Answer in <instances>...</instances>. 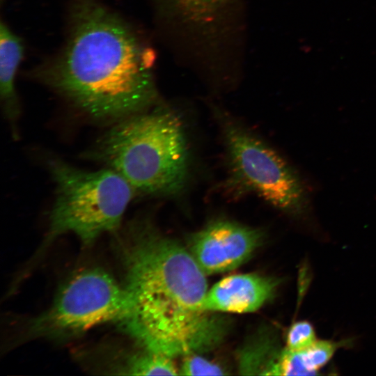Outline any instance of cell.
<instances>
[{"label":"cell","mask_w":376,"mask_h":376,"mask_svg":"<svg viewBox=\"0 0 376 376\" xmlns=\"http://www.w3.org/2000/svg\"><path fill=\"white\" fill-rule=\"evenodd\" d=\"M69 3L62 48L32 76L96 122L147 111L157 93L150 54L135 31L100 0Z\"/></svg>","instance_id":"6da1fadb"},{"label":"cell","mask_w":376,"mask_h":376,"mask_svg":"<svg viewBox=\"0 0 376 376\" xmlns=\"http://www.w3.org/2000/svg\"><path fill=\"white\" fill-rule=\"evenodd\" d=\"M132 311L120 325L145 350L170 357L213 348L224 322L205 311V274L189 251L144 222L118 235Z\"/></svg>","instance_id":"7a4b0ae2"},{"label":"cell","mask_w":376,"mask_h":376,"mask_svg":"<svg viewBox=\"0 0 376 376\" xmlns=\"http://www.w3.org/2000/svg\"><path fill=\"white\" fill-rule=\"evenodd\" d=\"M88 155L119 173L136 194L173 196L188 178L183 126L166 109L147 110L112 124Z\"/></svg>","instance_id":"3957f363"},{"label":"cell","mask_w":376,"mask_h":376,"mask_svg":"<svg viewBox=\"0 0 376 376\" xmlns=\"http://www.w3.org/2000/svg\"><path fill=\"white\" fill-rule=\"evenodd\" d=\"M48 166L56 191L45 243L71 233L89 245L120 229L136 194L124 178L107 167L84 170L60 159H49Z\"/></svg>","instance_id":"277c9868"},{"label":"cell","mask_w":376,"mask_h":376,"mask_svg":"<svg viewBox=\"0 0 376 376\" xmlns=\"http://www.w3.org/2000/svg\"><path fill=\"white\" fill-rule=\"evenodd\" d=\"M130 295L106 271L87 268L64 283L44 313L31 320L28 336L65 339L107 322L123 323L130 315Z\"/></svg>","instance_id":"5b68a950"},{"label":"cell","mask_w":376,"mask_h":376,"mask_svg":"<svg viewBox=\"0 0 376 376\" xmlns=\"http://www.w3.org/2000/svg\"><path fill=\"white\" fill-rule=\"evenodd\" d=\"M220 120L233 180L281 211H305V187L283 158L234 120L223 114Z\"/></svg>","instance_id":"8992f818"},{"label":"cell","mask_w":376,"mask_h":376,"mask_svg":"<svg viewBox=\"0 0 376 376\" xmlns=\"http://www.w3.org/2000/svg\"><path fill=\"white\" fill-rule=\"evenodd\" d=\"M261 236L256 228L234 221H217L191 237L189 252L205 274L226 272L249 258Z\"/></svg>","instance_id":"52a82bcc"},{"label":"cell","mask_w":376,"mask_h":376,"mask_svg":"<svg viewBox=\"0 0 376 376\" xmlns=\"http://www.w3.org/2000/svg\"><path fill=\"white\" fill-rule=\"evenodd\" d=\"M276 287V281L267 276L256 274L231 275L207 290L203 308L210 312H253L272 297Z\"/></svg>","instance_id":"ba28073f"},{"label":"cell","mask_w":376,"mask_h":376,"mask_svg":"<svg viewBox=\"0 0 376 376\" xmlns=\"http://www.w3.org/2000/svg\"><path fill=\"white\" fill-rule=\"evenodd\" d=\"M24 45L17 36L3 21L0 24V99L2 110L10 124L14 127L19 118L21 107L16 91V77L23 58Z\"/></svg>","instance_id":"9c48e42d"},{"label":"cell","mask_w":376,"mask_h":376,"mask_svg":"<svg viewBox=\"0 0 376 376\" xmlns=\"http://www.w3.org/2000/svg\"><path fill=\"white\" fill-rule=\"evenodd\" d=\"M341 343L317 340L301 350L285 348L276 354L265 375H308L316 374L332 358Z\"/></svg>","instance_id":"30bf717a"},{"label":"cell","mask_w":376,"mask_h":376,"mask_svg":"<svg viewBox=\"0 0 376 376\" xmlns=\"http://www.w3.org/2000/svg\"><path fill=\"white\" fill-rule=\"evenodd\" d=\"M117 374L134 375H176L179 369L173 358L146 350L125 359L124 363L115 368Z\"/></svg>","instance_id":"8fae6325"},{"label":"cell","mask_w":376,"mask_h":376,"mask_svg":"<svg viewBox=\"0 0 376 376\" xmlns=\"http://www.w3.org/2000/svg\"><path fill=\"white\" fill-rule=\"evenodd\" d=\"M189 22L206 23L213 19L231 0H161Z\"/></svg>","instance_id":"7c38bea8"},{"label":"cell","mask_w":376,"mask_h":376,"mask_svg":"<svg viewBox=\"0 0 376 376\" xmlns=\"http://www.w3.org/2000/svg\"><path fill=\"white\" fill-rule=\"evenodd\" d=\"M317 340L313 325L306 320L295 322L290 327L287 336V347L291 350H304Z\"/></svg>","instance_id":"4fadbf2b"},{"label":"cell","mask_w":376,"mask_h":376,"mask_svg":"<svg viewBox=\"0 0 376 376\" xmlns=\"http://www.w3.org/2000/svg\"><path fill=\"white\" fill-rule=\"evenodd\" d=\"M178 369L179 375H226L218 364L194 354H187Z\"/></svg>","instance_id":"5bb4252c"}]
</instances>
